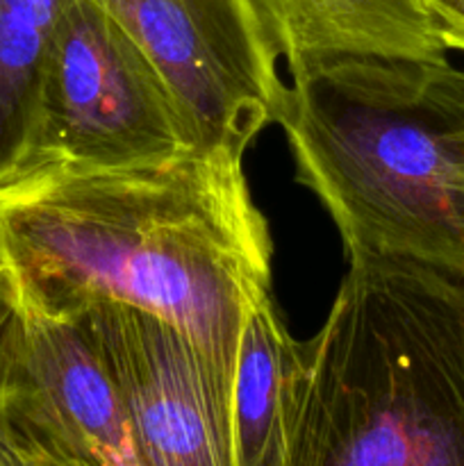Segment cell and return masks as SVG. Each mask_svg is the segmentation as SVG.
I'll return each mask as SVG.
<instances>
[{"label": "cell", "instance_id": "cell-4", "mask_svg": "<svg viewBox=\"0 0 464 466\" xmlns=\"http://www.w3.org/2000/svg\"><path fill=\"white\" fill-rule=\"evenodd\" d=\"M191 148L180 107L144 50L96 3L66 0L45 50L21 171L148 167Z\"/></svg>", "mask_w": 464, "mask_h": 466}, {"label": "cell", "instance_id": "cell-7", "mask_svg": "<svg viewBox=\"0 0 464 466\" xmlns=\"http://www.w3.org/2000/svg\"><path fill=\"white\" fill-rule=\"evenodd\" d=\"M0 423L100 466H144L116 382L80 323L21 303L0 326Z\"/></svg>", "mask_w": 464, "mask_h": 466}, {"label": "cell", "instance_id": "cell-2", "mask_svg": "<svg viewBox=\"0 0 464 466\" xmlns=\"http://www.w3.org/2000/svg\"><path fill=\"white\" fill-rule=\"evenodd\" d=\"M277 126L346 255L464 278V68L321 59L291 71Z\"/></svg>", "mask_w": 464, "mask_h": 466}, {"label": "cell", "instance_id": "cell-13", "mask_svg": "<svg viewBox=\"0 0 464 466\" xmlns=\"http://www.w3.org/2000/svg\"><path fill=\"white\" fill-rule=\"evenodd\" d=\"M18 305V291L14 285L12 271H9L7 258H5V250L0 246V326L5 323V319L12 314V309Z\"/></svg>", "mask_w": 464, "mask_h": 466}, {"label": "cell", "instance_id": "cell-12", "mask_svg": "<svg viewBox=\"0 0 464 466\" xmlns=\"http://www.w3.org/2000/svg\"><path fill=\"white\" fill-rule=\"evenodd\" d=\"M446 50L464 53V0H426Z\"/></svg>", "mask_w": 464, "mask_h": 466}, {"label": "cell", "instance_id": "cell-8", "mask_svg": "<svg viewBox=\"0 0 464 466\" xmlns=\"http://www.w3.org/2000/svg\"><path fill=\"white\" fill-rule=\"evenodd\" d=\"M289 73L332 57L446 62L426 0H253Z\"/></svg>", "mask_w": 464, "mask_h": 466}, {"label": "cell", "instance_id": "cell-9", "mask_svg": "<svg viewBox=\"0 0 464 466\" xmlns=\"http://www.w3.org/2000/svg\"><path fill=\"white\" fill-rule=\"evenodd\" d=\"M303 364L271 294L248 308L232 378V440L237 466H280L287 414Z\"/></svg>", "mask_w": 464, "mask_h": 466}, {"label": "cell", "instance_id": "cell-1", "mask_svg": "<svg viewBox=\"0 0 464 466\" xmlns=\"http://www.w3.org/2000/svg\"><path fill=\"white\" fill-rule=\"evenodd\" d=\"M0 246L23 308L153 314L232 396L246 312L271 294V235L244 155L191 148L148 167L27 168L0 185Z\"/></svg>", "mask_w": 464, "mask_h": 466}, {"label": "cell", "instance_id": "cell-5", "mask_svg": "<svg viewBox=\"0 0 464 466\" xmlns=\"http://www.w3.org/2000/svg\"><path fill=\"white\" fill-rule=\"evenodd\" d=\"M155 64L194 148L244 155L277 126L287 89L253 0H91Z\"/></svg>", "mask_w": 464, "mask_h": 466}, {"label": "cell", "instance_id": "cell-6", "mask_svg": "<svg viewBox=\"0 0 464 466\" xmlns=\"http://www.w3.org/2000/svg\"><path fill=\"white\" fill-rule=\"evenodd\" d=\"M73 319L116 382L144 466H237L230 391L177 328L118 303Z\"/></svg>", "mask_w": 464, "mask_h": 466}, {"label": "cell", "instance_id": "cell-10", "mask_svg": "<svg viewBox=\"0 0 464 466\" xmlns=\"http://www.w3.org/2000/svg\"><path fill=\"white\" fill-rule=\"evenodd\" d=\"M66 0H0V185L32 146L45 50Z\"/></svg>", "mask_w": 464, "mask_h": 466}, {"label": "cell", "instance_id": "cell-14", "mask_svg": "<svg viewBox=\"0 0 464 466\" xmlns=\"http://www.w3.org/2000/svg\"><path fill=\"white\" fill-rule=\"evenodd\" d=\"M0 466H16L12 451L7 449V444L3 441V437H0Z\"/></svg>", "mask_w": 464, "mask_h": 466}, {"label": "cell", "instance_id": "cell-3", "mask_svg": "<svg viewBox=\"0 0 464 466\" xmlns=\"http://www.w3.org/2000/svg\"><path fill=\"white\" fill-rule=\"evenodd\" d=\"M280 466H464V278L348 255L303 341Z\"/></svg>", "mask_w": 464, "mask_h": 466}, {"label": "cell", "instance_id": "cell-11", "mask_svg": "<svg viewBox=\"0 0 464 466\" xmlns=\"http://www.w3.org/2000/svg\"><path fill=\"white\" fill-rule=\"evenodd\" d=\"M0 437L7 444V449L12 451L16 466H100L82 458V455L68 453L59 446L48 444V441L9 431L3 423H0Z\"/></svg>", "mask_w": 464, "mask_h": 466}]
</instances>
